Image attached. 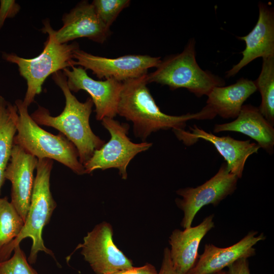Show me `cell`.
Returning a JSON list of instances; mask_svg holds the SVG:
<instances>
[{
	"mask_svg": "<svg viewBox=\"0 0 274 274\" xmlns=\"http://www.w3.org/2000/svg\"><path fill=\"white\" fill-rule=\"evenodd\" d=\"M111 274H158L155 266L150 263L143 266L122 270Z\"/></svg>",
	"mask_w": 274,
	"mask_h": 274,
	"instance_id": "484cf974",
	"label": "cell"
},
{
	"mask_svg": "<svg viewBox=\"0 0 274 274\" xmlns=\"http://www.w3.org/2000/svg\"><path fill=\"white\" fill-rule=\"evenodd\" d=\"M24 221L7 197L0 198V250L20 233Z\"/></svg>",
	"mask_w": 274,
	"mask_h": 274,
	"instance_id": "7402d4cb",
	"label": "cell"
},
{
	"mask_svg": "<svg viewBox=\"0 0 274 274\" xmlns=\"http://www.w3.org/2000/svg\"><path fill=\"white\" fill-rule=\"evenodd\" d=\"M42 31L48 35L44 48L35 58H24L16 54L2 53L3 58L17 65L20 75L26 81L27 89L24 104L28 107L33 102L36 96L42 90V85L51 74L68 67H72L74 51L79 49L77 42L59 44L55 40L47 26L44 23Z\"/></svg>",
	"mask_w": 274,
	"mask_h": 274,
	"instance_id": "8992f818",
	"label": "cell"
},
{
	"mask_svg": "<svg viewBox=\"0 0 274 274\" xmlns=\"http://www.w3.org/2000/svg\"><path fill=\"white\" fill-rule=\"evenodd\" d=\"M256 91L254 81L242 78L232 85L214 87L207 95L206 106L223 118H236L244 102Z\"/></svg>",
	"mask_w": 274,
	"mask_h": 274,
	"instance_id": "d6986e66",
	"label": "cell"
},
{
	"mask_svg": "<svg viewBox=\"0 0 274 274\" xmlns=\"http://www.w3.org/2000/svg\"><path fill=\"white\" fill-rule=\"evenodd\" d=\"M210 274H228V272L227 271H225V270H221L216 272L210 273Z\"/></svg>",
	"mask_w": 274,
	"mask_h": 274,
	"instance_id": "f546056e",
	"label": "cell"
},
{
	"mask_svg": "<svg viewBox=\"0 0 274 274\" xmlns=\"http://www.w3.org/2000/svg\"><path fill=\"white\" fill-rule=\"evenodd\" d=\"M238 178L227 169L223 162L218 172L203 184L195 188L186 187L176 191L182 198H177L176 203L184 213L181 223L183 228L191 227L197 213L204 206H217L236 190Z\"/></svg>",
	"mask_w": 274,
	"mask_h": 274,
	"instance_id": "ba28073f",
	"label": "cell"
},
{
	"mask_svg": "<svg viewBox=\"0 0 274 274\" xmlns=\"http://www.w3.org/2000/svg\"><path fill=\"white\" fill-rule=\"evenodd\" d=\"M147 74L122 82L117 115L133 124L136 138L143 142L159 130L184 129L192 119L210 120L217 115L208 106L196 113L173 116L162 112L156 104L148 87Z\"/></svg>",
	"mask_w": 274,
	"mask_h": 274,
	"instance_id": "6da1fadb",
	"label": "cell"
},
{
	"mask_svg": "<svg viewBox=\"0 0 274 274\" xmlns=\"http://www.w3.org/2000/svg\"><path fill=\"white\" fill-rule=\"evenodd\" d=\"M62 21L63 26L57 30L52 28L49 20L43 21L59 44L81 38L102 44L111 34L110 28L102 23L91 3L87 1L79 2L70 12L65 13Z\"/></svg>",
	"mask_w": 274,
	"mask_h": 274,
	"instance_id": "7c38bea8",
	"label": "cell"
},
{
	"mask_svg": "<svg viewBox=\"0 0 274 274\" xmlns=\"http://www.w3.org/2000/svg\"><path fill=\"white\" fill-rule=\"evenodd\" d=\"M130 3L129 0H94L91 4L99 19L110 28L120 13Z\"/></svg>",
	"mask_w": 274,
	"mask_h": 274,
	"instance_id": "603a6c76",
	"label": "cell"
},
{
	"mask_svg": "<svg viewBox=\"0 0 274 274\" xmlns=\"http://www.w3.org/2000/svg\"><path fill=\"white\" fill-rule=\"evenodd\" d=\"M112 226L100 223L84 237L81 254L96 274H111L132 267V261L115 245Z\"/></svg>",
	"mask_w": 274,
	"mask_h": 274,
	"instance_id": "30bf717a",
	"label": "cell"
},
{
	"mask_svg": "<svg viewBox=\"0 0 274 274\" xmlns=\"http://www.w3.org/2000/svg\"><path fill=\"white\" fill-rule=\"evenodd\" d=\"M5 170V169L0 167V191L5 179L4 175Z\"/></svg>",
	"mask_w": 274,
	"mask_h": 274,
	"instance_id": "f1b7e54d",
	"label": "cell"
},
{
	"mask_svg": "<svg viewBox=\"0 0 274 274\" xmlns=\"http://www.w3.org/2000/svg\"><path fill=\"white\" fill-rule=\"evenodd\" d=\"M261 95L258 108L265 119L274 125V56L263 58L258 78L254 81Z\"/></svg>",
	"mask_w": 274,
	"mask_h": 274,
	"instance_id": "44dd1931",
	"label": "cell"
},
{
	"mask_svg": "<svg viewBox=\"0 0 274 274\" xmlns=\"http://www.w3.org/2000/svg\"><path fill=\"white\" fill-rule=\"evenodd\" d=\"M214 215L206 217L198 225L184 230L175 229L169 238V256L175 269L182 274H188L198 258L200 243L206 234L215 227Z\"/></svg>",
	"mask_w": 274,
	"mask_h": 274,
	"instance_id": "e0dca14e",
	"label": "cell"
},
{
	"mask_svg": "<svg viewBox=\"0 0 274 274\" xmlns=\"http://www.w3.org/2000/svg\"><path fill=\"white\" fill-rule=\"evenodd\" d=\"M18 119L16 105L0 95V167L4 169L10 158Z\"/></svg>",
	"mask_w": 274,
	"mask_h": 274,
	"instance_id": "ffe728a7",
	"label": "cell"
},
{
	"mask_svg": "<svg viewBox=\"0 0 274 274\" xmlns=\"http://www.w3.org/2000/svg\"><path fill=\"white\" fill-rule=\"evenodd\" d=\"M258 21L246 36L239 37L246 43L241 52V60L226 73V77L235 76L242 68L254 59L274 56V11L272 7L260 2L258 5Z\"/></svg>",
	"mask_w": 274,
	"mask_h": 274,
	"instance_id": "2e32d148",
	"label": "cell"
},
{
	"mask_svg": "<svg viewBox=\"0 0 274 274\" xmlns=\"http://www.w3.org/2000/svg\"><path fill=\"white\" fill-rule=\"evenodd\" d=\"M20 5L13 0L0 1V29L3 26L5 20L14 17L19 12Z\"/></svg>",
	"mask_w": 274,
	"mask_h": 274,
	"instance_id": "d4e9b609",
	"label": "cell"
},
{
	"mask_svg": "<svg viewBox=\"0 0 274 274\" xmlns=\"http://www.w3.org/2000/svg\"><path fill=\"white\" fill-rule=\"evenodd\" d=\"M19 115L14 144L18 145L38 159L55 160L77 175L85 174L75 145L63 134H53L42 128L32 119L23 100L15 101Z\"/></svg>",
	"mask_w": 274,
	"mask_h": 274,
	"instance_id": "277c9868",
	"label": "cell"
},
{
	"mask_svg": "<svg viewBox=\"0 0 274 274\" xmlns=\"http://www.w3.org/2000/svg\"><path fill=\"white\" fill-rule=\"evenodd\" d=\"M266 238L263 233L250 231L239 241L226 247L219 248L213 244H206L203 253L198 257L194 266L188 274H210L222 270L237 260L248 259L256 254L254 247Z\"/></svg>",
	"mask_w": 274,
	"mask_h": 274,
	"instance_id": "9a60e30c",
	"label": "cell"
},
{
	"mask_svg": "<svg viewBox=\"0 0 274 274\" xmlns=\"http://www.w3.org/2000/svg\"><path fill=\"white\" fill-rule=\"evenodd\" d=\"M72 64L90 70L98 79L112 78L122 82L147 74L148 69L156 67L160 57L148 55H126L110 58L94 55L78 49L74 51Z\"/></svg>",
	"mask_w": 274,
	"mask_h": 274,
	"instance_id": "9c48e42d",
	"label": "cell"
},
{
	"mask_svg": "<svg viewBox=\"0 0 274 274\" xmlns=\"http://www.w3.org/2000/svg\"><path fill=\"white\" fill-rule=\"evenodd\" d=\"M9 160L4 175L12 184L11 202L25 222L34 183L33 172L38 159L19 145L14 144Z\"/></svg>",
	"mask_w": 274,
	"mask_h": 274,
	"instance_id": "5bb4252c",
	"label": "cell"
},
{
	"mask_svg": "<svg viewBox=\"0 0 274 274\" xmlns=\"http://www.w3.org/2000/svg\"><path fill=\"white\" fill-rule=\"evenodd\" d=\"M190 131L180 129L173 131L177 138L187 146L194 144L199 139L212 143L226 161L228 170L236 176L242 177L245 163L248 158L257 153L259 145L250 140L240 141L229 135L218 136L207 132L197 125L190 127Z\"/></svg>",
	"mask_w": 274,
	"mask_h": 274,
	"instance_id": "4fadbf2b",
	"label": "cell"
},
{
	"mask_svg": "<svg viewBox=\"0 0 274 274\" xmlns=\"http://www.w3.org/2000/svg\"><path fill=\"white\" fill-rule=\"evenodd\" d=\"M13 251L12 257L0 262V274H39L28 262L20 245Z\"/></svg>",
	"mask_w": 274,
	"mask_h": 274,
	"instance_id": "cb8c5ba5",
	"label": "cell"
},
{
	"mask_svg": "<svg viewBox=\"0 0 274 274\" xmlns=\"http://www.w3.org/2000/svg\"><path fill=\"white\" fill-rule=\"evenodd\" d=\"M156 68L147 74L148 83L167 85L172 90L185 88L198 97L207 96L215 87L225 85L222 78L198 64L194 39L189 41L182 52L166 57Z\"/></svg>",
	"mask_w": 274,
	"mask_h": 274,
	"instance_id": "5b68a950",
	"label": "cell"
},
{
	"mask_svg": "<svg viewBox=\"0 0 274 274\" xmlns=\"http://www.w3.org/2000/svg\"><path fill=\"white\" fill-rule=\"evenodd\" d=\"M62 71L71 91L83 90L90 95L97 120L101 121L106 117L114 118L117 115L122 82L112 78L95 80L80 66H72L71 70L65 68Z\"/></svg>",
	"mask_w": 274,
	"mask_h": 274,
	"instance_id": "8fae6325",
	"label": "cell"
},
{
	"mask_svg": "<svg viewBox=\"0 0 274 274\" xmlns=\"http://www.w3.org/2000/svg\"><path fill=\"white\" fill-rule=\"evenodd\" d=\"M228 274H251L248 259L237 260L228 267Z\"/></svg>",
	"mask_w": 274,
	"mask_h": 274,
	"instance_id": "4316f807",
	"label": "cell"
},
{
	"mask_svg": "<svg viewBox=\"0 0 274 274\" xmlns=\"http://www.w3.org/2000/svg\"><path fill=\"white\" fill-rule=\"evenodd\" d=\"M52 78L61 89L65 98V106L62 113L57 116L51 115L49 111L40 105L30 115L38 125L53 127L59 131L77 148L80 162L84 165L96 150L105 143L96 135L89 124L93 102L90 97L84 102L79 101L72 93L63 72L57 71Z\"/></svg>",
	"mask_w": 274,
	"mask_h": 274,
	"instance_id": "7a4b0ae2",
	"label": "cell"
},
{
	"mask_svg": "<svg viewBox=\"0 0 274 274\" xmlns=\"http://www.w3.org/2000/svg\"><path fill=\"white\" fill-rule=\"evenodd\" d=\"M53 164L52 159H38L30 206L24 226L19 235L0 250V262L8 259L14 248L26 237H30L32 241L27 260L30 264L36 262L40 251L55 258L52 251L45 246L42 237L43 228L49 223L56 207L50 187Z\"/></svg>",
	"mask_w": 274,
	"mask_h": 274,
	"instance_id": "3957f363",
	"label": "cell"
},
{
	"mask_svg": "<svg viewBox=\"0 0 274 274\" xmlns=\"http://www.w3.org/2000/svg\"><path fill=\"white\" fill-rule=\"evenodd\" d=\"M158 274H182L174 267L169 256V249L167 247L164 250L162 263Z\"/></svg>",
	"mask_w": 274,
	"mask_h": 274,
	"instance_id": "83f0119b",
	"label": "cell"
},
{
	"mask_svg": "<svg viewBox=\"0 0 274 274\" xmlns=\"http://www.w3.org/2000/svg\"><path fill=\"white\" fill-rule=\"evenodd\" d=\"M225 131L246 134L256 141L260 148L268 153L271 154L273 152L274 128L257 107L251 105H243L235 120L215 125L214 132Z\"/></svg>",
	"mask_w": 274,
	"mask_h": 274,
	"instance_id": "ac0fdd59",
	"label": "cell"
},
{
	"mask_svg": "<svg viewBox=\"0 0 274 274\" xmlns=\"http://www.w3.org/2000/svg\"><path fill=\"white\" fill-rule=\"evenodd\" d=\"M102 125L108 131L110 140L99 149L94 151L91 157L83 165L85 174L96 169L115 168L121 178H127V167L139 153L148 150L152 144L146 142L135 143L128 136V124L120 123L114 118L106 117Z\"/></svg>",
	"mask_w": 274,
	"mask_h": 274,
	"instance_id": "52a82bcc",
	"label": "cell"
}]
</instances>
